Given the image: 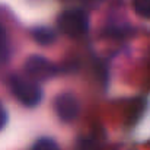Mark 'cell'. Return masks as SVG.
<instances>
[{"label":"cell","instance_id":"obj_1","mask_svg":"<svg viewBox=\"0 0 150 150\" xmlns=\"http://www.w3.org/2000/svg\"><path fill=\"white\" fill-rule=\"evenodd\" d=\"M58 26L66 35L77 38L88 32L89 19H88L86 12H83L80 9H71V10H66L60 15Z\"/></svg>","mask_w":150,"mask_h":150},{"label":"cell","instance_id":"obj_2","mask_svg":"<svg viewBox=\"0 0 150 150\" xmlns=\"http://www.w3.org/2000/svg\"><path fill=\"white\" fill-rule=\"evenodd\" d=\"M10 89L12 93L16 96V99L25 106H35L42 98V92L37 83L19 76L10 79Z\"/></svg>","mask_w":150,"mask_h":150},{"label":"cell","instance_id":"obj_3","mask_svg":"<svg viewBox=\"0 0 150 150\" xmlns=\"http://www.w3.org/2000/svg\"><path fill=\"white\" fill-rule=\"evenodd\" d=\"M55 111L63 121H73L80 111V103L71 93H61L55 98Z\"/></svg>","mask_w":150,"mask_h":150},{"label":"cell","instance_id":"obj_4","mask_svg":"<svg viewBox=\"0 0 150 150\" xmlns=\"http://www.w3.org/2000/svg\"><path fill=\"white\" fill-rule=\"evenodd\" d=\"M25 69L28 71L29 76L35 77V79H48L55 73V67L54 64L48 61L44 57L40 55H32L26 60Z\"/></svg>","mask_w":150,"mask_h":150},{"label":"cell","instance_id":"obj_5","mask_svg":"<svg viewBox=\"0 0 150 150\" xmlns=\"http://www.w3.org/2000/svg\"><path fill=\"white\" fill-rule=\"evenodd\" d=\"M34 38L42 44V45H47V44H51L54 40H55V34L48 29V28H37L34 31Z\"/></svg>","mask_w":150,"mask_h":150},{"label":"cell","instance_id":"obj_6","mask_svg":"<svg viewBox=\"0 0 150 150\" xmlns=\"http://www.w3.org/2000/svg\"><path fill=\"white\" fill-rule=\"evenodd\" d=\"M134 10L144 19L150 21V0H134L133 1Z\"/></svg>","mask_w":150,"mask_h":150},{"label":"cell","instance_id":"obj_7","mask_svg":"<svg viewBox=\"0 0 150 150\" xmlns=\"http://www.w3.org/2000/svg\"><path fill=\"white\" fill-rule=\"evenodd\" d=\"M34 150H60L57 143L51 139H40L35 144H34Z\"/></svg>","mask_w":150,"mask_h":150},{"label":"cell","instance_id":"obj_8","mask_svg":"<svg viewBox=\"0 0 150 150\" xmlns=\"http://www.w3.org/2000/svg\"><path fill=\"white\" fill-rule=\"evenodd\" d=\"M7 54V34L3 25H0V57Z\"/></svg>","mask_w":150,"mask_h":150},{"label":"cell","instance_id":"obj_9","mask_svg":"<svg viewBox=\"0 0 150 150\" xmlns=\"http://www.w3.org/2000/svg\"><path fill=\"white\" fill-rule=\"evenodd\" d=\"M7 122V114H6V109L3 108V105L0 103V130L6 125Z\"/></svg>","mask_w":150,"mask_h":150}]
</instances>
